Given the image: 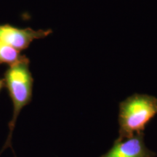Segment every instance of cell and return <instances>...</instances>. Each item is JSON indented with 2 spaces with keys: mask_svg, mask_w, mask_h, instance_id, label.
Wrapping results in <instances>:
<instances>
[{
  "mask_svg": "<svg viewBox=\"0 0 157 157\" xmlns=\"http://www.w3.org/2000/svg\"><path fill=\"white\" fill-rule=\"evenodd\" d=\"M2 87V82L1 80H0V90H1Z\"/></svg>",
  "mask_w": 157,
  "mask_h": 157,
  "instance_id": "8992f818",
  "label": "cell"
},
{
  "mask_svg": "<svg viewBox=\"0 0 157 157\" xmlns=\"http://www.w3.org/2000/svg\"><path fill=\"white\" fill-rule=\"evenodd\" d=\"M6 82L13 103V114L10 123L9 136L6 144L7 146L10 142L17 118L21 110L31 101L32 96L33 78L26 58L23 57L19 61L10 65L6 73Z\"/></svg>",
  "mask_w": 157,
  "mask_h": 157,
  "instance_id": "7a4b0ae2",
  "label": "cell"
},
{
  "mask_svg": "<svg viewBox=\"0 0 157 157\" xmlns=\"http://www.w3.org/2000/svg\"><path fill=\"white\" fill-rule=\"evenodd\" d=\"M23 58L20 55L19 50L0 41V63L12 65Z\"/></svg>",
  "mask_w": 157,
  "mask_h": 157,
  "instance_id": "5b68a950",
  "label": "cell"
},
{
  "mask_svg": "<svg viewBox=\"0 0 157 157\" xmlns=\"http://www.w3.org/2000/svg\"><path fill=\"white\" fill-rule=\"evenodd\" d=\"M51 30H33L32 29H17L8 25H0V41L21 51L27 48L34 39L44 38Z\"/></svg>",
  "mask_w": 157,
  "mask_h": 157,
  "instance_id": "277c9868",
  "label": "cell"
},
{
  "mask_svg": "<svg viewBox=\"0 0 157 157\" xmlns=\"http://www.w3.org/2000/svg\"><path fill=\"white\" fill-rule=\"evenodd\" d=\"M156 154L147 148L143 132L126 138H118L108 151L100 157H155Z\"/></svg>",
  "mask_w": 157,
  "mask_h": 157,
  "instance_id": "3957f363",
  "label": "cell"
},
{
  "mask_svg": "<svg viewBox=\"0 0 157 157\" xmlns=\"http://www.w3.org/2000/svg\"><path fill=\"white\" fill-rule=\"evenodd\" d=\"M157 114V98L134 94L119 103V138L143 132L147 124Z\"/></svg>",
  "mask_w": 157,
  "mask_h": 157,
  "instance_id": "6da1fadb",
  "label": "cell"
}]
</instances>
